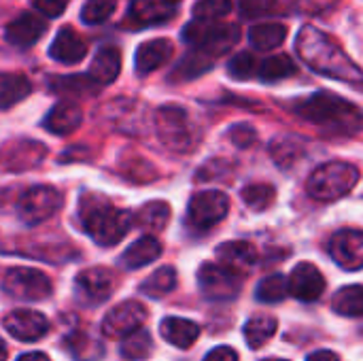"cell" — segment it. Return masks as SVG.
Listing matches in <instances>:
<instances>
[{"label": "cell", "instance_id": "1", "mask_svg": "<svg viewBox=\"0 0 363 361\" xmlns=\"http://www.w3.org/2000/svg\"><path fill=\"white\" fill-rule=\"evenodd\" d=\"M296 51L300 60L315 72L363 87V70L330 34L315 26H304L296 36Z\"/></svg>", "mask_w": 363, "mask_h": 361}, {"label": "cell", "instance_id": "2", "mask_svg": "<svg viewBox=\"0 0 363 361\" xmlns=\"http://www.w3.org/2000/svg\"><path fill=\"white\" fill-rule=\"evenodd\" d=\"M79 217L87 236L102 247L117 245L134 226V215L130 211H121L106 196L91 191L81 196Z\"/></svg>", "mask_w": 363, "mask_h": 361}, {"label": "cell", "instance_id": "3", "mask_svg": "<svg viewBox=\"0 0 363 361\" xmlns=\"http://www.w3.org/2000/svg\"><path fill=\"white\" fill-rule=\"evenodd\" d=\"M294 113L317 126H334L340 130H357L363 126L362 111L353 102L330 91H317L298 100Z\"/></svg>", "mask_w": 363, "mask_h": 361}, {"label": "cell", "instance_id": "4", "mask_svg": "<svg viewBox=\"0 0 363 361\" xmlns=\"http://www.w3.org/2000/svg\"><path fill=\"white\" fill-rule=\"evenodd\" d=\"M359 181V170L347 162H328L313 170L306 189L319 202H334L351 194Z\"/></svg>", "mask_w": 363, "mask_h": 361}, {"label": "cell", "instance_id": "5", "mask_svg": "<svg viewBox=\"0 0 363 361\" xmlns=\"http://www.w3.org/2000/svg\"><path fill=\"white\" fill-rule=\"evenodd\" d=\"M183 40L191 45V49H198L215 60L219 55H225L240 40V30L236 26L219 23V21L194 19L183 28Z\"/></svg>", "mask_w": 363, "mask_h": 361}, {"label": "cell", "instance_id": "6", "mask_svg": "<svg viewBox=\"0 0 363 361\" xmlns=\"http://www.w3.org/2000/svg\"><path fill=\"white\" fill-rule=\"evenodd\" d=\"M155 132L162 140V145L174 153H189L198 138L194 123L183 106L166 104L160 106L155 113Z\"/></svg>", "mask_w": 363, "mask_h": 361}, {"label": "cell", "instance_id": "7", "mask_svg": "<svg viewBox=\"0 0 363 361\" xmlns=\"http://www.w3.org/2000/svg\"><path fill=\"white\" fill-rule=\"evenodd\" d=\"M62 206V194L51 185L28 187L17 200V215L28 226H40Z\"/></svg>", "mask_w": 363, "mask_h": 361}, {"label": "cell", "instance_id": "8", "mask_svg": "<svg viewBox=\"0 0 363 361\" xmlns=\"http://www.w3.org/2000/svg\"><path fill=\"white\" fill-rule=\"evenodd\" d=\"M198 285L204 298L215 302L234 300L242 289V274L221 264H202L198 270Z\"/></svg>", "mask_w": 363, "mask_h": 361}, {"label": "cell", "instance_id": "9", "mask_svg": "<svg viewBox=\"0 0 363 361\" xmlns=\"http://www.w3.org/2000/svg\"><path fill=\"white\" fill-rule=\"evenodd\" d=\"M2 289L17 300L38 302L47 300L53 291V285L47 274L32 268H11L2 279Z\"/></svg>", "mask_w": 363, "mask_h": 361}, {"label": "cell", "instance_id": "10", "mask_svg": "<svg viewBox=\"0 0 363 361\" xmlns=\"http://www.w3.org/2000/svg\"><path fill=\"white\" fill-rule=\"evenodd\" d=\"M47 157V147L38 140L17 138L0 147V172H26Z\"/></svg>", "mask_w": 363, "mask_h": 361}, {"label": "cell", "instance_id": "11", "mask_svg": "<svg viewBox=\"0 0 363 361\" xmlns=\"http://www.w3.org/2000/svg\"><path fill=\"white\" fill-rule=\"evenodd\" d=\"M228 213H230V198L219 189L198 191L189 200V209H187L189 221L202 230L217 226Z\"/></svg>", "mask_w": 363, "mask_h": 361}, {"label": "cell", "instance_id": "12", "mask_svg": "<svg viewBox=\"0 0 363 361\" xmlns=\"http://www.w3.org/2000/svg\"><path fill=\"white\" fill-rule=\"evenodd\" d=\"M115 289V277L106 268H87L74 279V296L83 306L104 304Z\"/></svg>", "mask_w": 363, "mask_h": 361}, {"label": "cell", "instance_id": "13", "mask_svg": "<svg viewBox=\"0 0 363 361\" xmlns=\"http://www.w3.org/2000/svg\"><path fill=\"white\" fill-rule=\"evenodd\" d=\"M145 321H147V309L136 300H125L106 313V317L102 319V332L108 338L130 336L132 332L140 330Z\"/></svg>", "mask_w": 363, "mask_h": 361}, {"label": "cell", "instance_id": "14", "mask_svg": "<svg viewBox=\"0 0 363 361\" xmlns=\"http://www.w3.org/2000/svg\"><path fill=\"white\" fill-rule=\"evenodd\" d=\"M330 255L334 262L349 270H362L363 268V230H340L330 240Z\"/></svg>", "mask_w": 363, "mask_h": 361}, {"label": "cell", "instance_id": "15", "mask_svg": "<svg viewBox=\"0 0 363 361\" xmlns=\"http://www.w3.org/2000/svg\"><path fill=\"white\" fill-rule=\"evenodd\" d=\"M4 330L21 343H36L49 332V321L36 311L17 309L4 317Z\"/></svg>", "mask_w": 363, "mask_h": 361}, {"label": "cell", "instance_id": "16", "mask_svg": "<svg viewBox=\"0 0 363 361\" xmlns=\"http://www.w3.org/2000/svg\"><path fill=\"white\" fill-rule=\"evenodd\" d=\"M287 283H289V294L302 302H315L325 291V279H323L321 270L308 262L298 264L291 270Z\"/></svg>", "mask_w": 363, "mask_h": 361}, {"label": "cell", "instance_id": "17", "mask_svg": "<svg viewBox=\"0 0 363 361\" xmlns=\"http://www.w3.org/2000/svg\"><path fill=\"white\" fill-rule=\"evenodd\" d=\"M45 30H47V21L43 17H38L36 13H23L6 26L4 38L13 47L30 49L32 45H36L40 40Z\"/></svg>", "mask_w": 363, "mask_h": 361}, {"label": "cell", "instance_id": "18", "mask_svg": "<svg viewBox=\"0 0 363 361\" xmlns=\"http://www.w3.org/2000/svg\"><path fill=\"white\" fill-rule=\"evenodd\" d=\"M174 53V45L168 38H153L143 43L136 49L134 55V68L140 77H147L151 72H155L157 68H162L166 62H170Z\"/></svg>", "mask_w": 363, "mask_h": 361}, {"label": "cell", "instance_id": "19", "mask_svg": "<svg viewBox=\"0 0 363 361\" xmlns=\"http://www.w3.org/2000/svg\"><path fill=\"white\" fill-rule=\"evenodd\" d=\"M172 15H174V6L166 4L164 0H134L128 9L125 23L138 30V28L164 23L172 19Z\"/></svg>", "mask_w": 363, "mask_h": 361}, {"label": "cell", "instance_id": "20", "mask_svg": "<svg viewBox=\"0 0 363 361\" xmlns=\"http://www.w3.org/2000/svg\"><path fill=\"white\" fill-rule=\"evenodd\" d=\"M49 55L62 64H77L87 55V43L74 28L64 26L49 47Z\"/></svg>", "mask_w": 363, "mask_h": 361}, {"label": "cell", "instance_id": "21", "mask_svg": "<svg viewBox=\"0 0 363 361\" xmlns=\"http://www.w3.org/2000/svg\"><path fill=\"white\" fill-rule=\"evenodd\" d=\"M81 123H83V111H81V106L77 102H72V100H62V102H57L47 113L43 126L51 134L66 136V134H72Z\"/></svg>", "mask_w": 363, "mask_h": 361}, {"label": "cell", "instance_id": "22", "mask_svg": "<svg viewBox=\"0 0 363 361\" xmlns=\"http://www.w3.org/2000/svg\"><path fill=\"white\" fill-rule=\"evenodd\" d=\"M217 260L221 266L234 270V272H245L249 268H253V264L257 262V249L247 243V240H230L217 247Z\"/></svg>", "mask_w": 363, "mask_h": 361}, {"label": "cell", "instance_id": "23", "mask_svg": "<svg viewBox=\"0 0 363 361\" xmlns=\"http://www.w3.org/2000/svg\"><path fill=\"white\" fill-rule=\"evenodd\" d=\"M119 70H121V51L113 45H106L94 55L87 77L98 87H102V85H111L119 77Z\"/></svg>", "mask_w": 363, "mask_h": 361}, {"label": "cell", "instance_id": "24", "mask_svg": "<svg viewBox=\"0 0 363 361\" xmlns=\"http://www.w3.org/2000/svg\"><path fill=\"white\" fill-rule=\"evenodd\" d=\"M160 332L164 336L166 343H170L177 349H189L198 336H200V326L189 321V319H181V317H166L160 326Z\"/></svg>", "mask_w": 363, "mask_h": 361}, {"label": "cell", "instance_id": "25", "mask_svg": "<svg viewBox=\"0 0 363 361\" xmlns=\"http://www.w3.org/2000/svg\"><path fill=\"white\" fill-rule=\"evenodd\" d=\"M162 251L164 249H162V243L157 238L143 236L125 249V253L121 255V262L128 270H138V268H145L151 262H155L162 255Z\"/></svg>", "mask_w": 363, "mask_h": 361}, {"label": "cell", "instance_id": "26", "mask_svg": "<svg viewBox=\"0 0 363 361\" xmlns=\"http://www.w3.org/2000/svg\"><path fill=\"white\" fill-rule=\"evenodd\" d=\"M30 91L32 83L23 72H0V109H11L28 98Z\"/></svg>", "mask_w": 363, "mask_h": 361}, {"label": "cell", "instance_id": "27", "mask_svg": "<svg viewBox=\"0 0 363 361\" xmlns=\"http://www.w3.org/2000/svg\"><path fill=\"white\" fill-rule=\"evenodd\" d=\"M287 38V26L268 21V23H255L249 30V43L257 51H272L279 45H283Z\"/></svg>", "mask_w": 363, "mask_h": 361}, {"label": "cell", "instance_id": "28", "mask_svg": "<svg viewBox=\"0 0 363 361\" xmlns=\"http://www.w3.org/2000/svg\"><path fill=\"white\" fill-rule=\"evenodd\" d=\"M215 60L198 49H191L187 55H183V60L174 66V70L170 72V81H191L200 74H204L208 68H213Z\"/></svg>", "mask_w": 363, "mask_h": 361}, {"label": "cell", "instance_id": "29", "mask_svg": "<svg viewBox=\"0 0 363 361\" xmlns=\"http://www.w3.org/2000/svg\"><path fill=\"white\" fill-rule=\"evenodd\" d=\"M170 219V206L168 202L155 200V202H147L136 215H134V223L145 230V232H160L166 228Z\"/></svg>", "mask_w": 363, "mask_h": 361}, {"label": "cell", "instance_id": "30", "mask_svg": "<svg viewBox=\"0 0 363 361\" xmlns=\"http://www.w3.org/2000/svg\"><path fill=\"white\" fill-rule=\"evenodd\" d=\"M277 330H279V321L274 317L257 315L245 323V338H247L251 349H259L277 334Z\"/></svg>", "mask_w": 363, "mask_h": 361}, {"label": "cell", "instance_id": "31", "mask_svg": "<svg viewBox=\"0 0 363 361\" xmlns=\"http://www.w3.org/2000/svg\"><path fill=\"white\" fill-rule=\"evenodd\" d=\"M296 70L298 68L291 62V57L285 53H279V55H270V57L259 62L257 77L266 83H277V81H283V79L296 74Z\"/></svg>", "mask_w": 363, "mask_h": 361}, {"label": "cell", "instance_id": "32", "mask_svg": "<svg viewBox=\"0 0 363 361\" xmlns=\"http://www.w3.org/2000/svg\"><path fill=\"white\" fill-rule=\"evenodd\" d=\"M174 287H177V270L172 266H164V268L155 270L151 277H147L140 283V291L155 300L168 296Z\"/></svg>", "mask_w": 363, "mask_h": 361}, {"label": "cell", "instance_id": "33", "mask_svg": "<svg viewBox=\"0 0 363 361\" xmlns=\"http://www.w3.org/2000/svg\"><path fill=\"white\" fill-rule=\"evenodd\" d=\"M64 347L77 361H96L104 353L102 345L98 340H94L89 334H83V332L70 334L64 340Z\"/></svg>", "mask_w": 363, "mask_h": 361}, {"label": "cell", "instance_id": "34", "mask_svg": "<svg viewBox=\"0 0 363 361\" xmlns=\"http://www.w3.org/2000/svg\"><path fill=\"white\" fill-rule=\"evenodd\" d=\"M332 306L338 315L345 317H362L363 315V285H349L342 287L334 300Z\"/></svg>", "mask_w": 363, "mask_h": 361}, {"label": "cell", "instance_id": "35", "mask_svg": "<svg viewBox=\"0 0 363 361\" xmlns=\"http://www.w3.org/2000/svg\"><path fill=\"white\" fill-rule=\"evenodd\" d=\"M151 349H153V343H151V336L147 330H136L132 332L130 336L123 338L121 343V357L125 361H143L151 355Z\"/></svg>", "mask_w": 363, "mask_h": 361}, {"label": "cell", "instance_id": "36", "mask_svg": "<svg viewBox=\"0 0 363 361\" xmlns=\"http://www.w3.org/2000/svg\"><path fill=\"white\" fill-rule=\"evenodd\" d=\"M51 87H53V91L66 94V96H85V94H94L98 89V85L87 74L53 77L51 79Z\"/></svg>", "mask_w": 363, "mask_h": 361}, {"label": "cell", "instance_id": "37", "mask_svg": "<svg viewBox=\"0 0 363 361\" xmlns=\"http://www.w3.org/2000/svg\"><path fill=\"white\" fill-rule=\"evenodd\" d=\"M287 296H289V283L283 274H270L257 287V300L266 304H277Z\"/></svg>", "mask_w": 363, "mask_h": 361}, {"label": "cell", "instance_id": "38", "mask_svg": "<svg viewBox=\"0 0 363 361\" xmlns=\"http://www.w3.org/2000/svg\"><path fill=\"white\" fill-rule=\"evenodd\" d=\"M240 196H242L245 204L251 206L253 211H264L274 202L277 191L270 183H251L242 189Z\"/></svg>", "mask_w": 363, "mask_h": 361}, {"label": "cell", "instance_id": "39", "mask_svg": "<svg viewBox=\"0 0 363 361\" xmlns=\"http://www.w3.org/2000/svg\"><path fill=\"white\" fill-rule=\"evenodd\" d=\"M117 9V0H87L81 9V19L87 26L104 23Z\"/></svg>", "mask_w": 363, "mask_h": 361}, {"label": "cell", "instance_id": "40", "mask_svg": "<svg viewBox=\"0 0 363 361\" xmlns=\"http://www.w3.org/2000/svg\"><path fill=\"white\" fill-rule=\"evenodd\" d=\"M232 11V0H198L194 4V19L219 21Z\"/></svg>", "mask_w": 363, "mask_h": 361}, {"label": "cell", "instance_id": "41", "mask_svg": "<svg viewBox=\"0 0 363 361\" xmlns=\"http://www.w3.org/2000/svg\"><path fill=\"white\" fill-rule=\"evenodd\" d=\"M257 68H259V62H257L255 55L249 53V51L236 53V55L228 62V72H230L234 79H238V81L251 79L253 74H257Z\"/></svg>", "mask_w": 363, "mask_h": 361}, {"label": "cell", "instance_id": "42", "mask_svg": "<svg viewBox=\"0 0 363 361\" xmlns=\"http://www.w3.org/2000/svg\"><path fill=\"white\" fill-rule=\"evenodd\" d=\"M240 15L247 19L268 17L281 13V0H240Z\"/></svg>", "mask_w": 363, "mask_h": 361}, {"label": "cell", "instance_id": "43", "mask_svg": "<svg viewBox=\"0 0 363 361\" xmlns=\"http://www.w3.org/2000/svg\"><path fill=\"white\" fill-rule=\"evenodd\" d=\"M270 153H272L277 164L289 166L291 162H296V157L302 155V147L291 138H279L270 145Z\"/></svg>", "mask_w": 363, "mask_h": 361}, {"label": "cell", "instance_id": "44", "mask_svg": "<svg viewBox=\"0 0 363 361\" xmlns=\"http://www.w3.org/2000/svg\"><path fill=\"white\" fill-rule=\"evenodd\" d=\"M230 138L236 147L245 149V147H251L257 138V132L249 126V123H238L230 130Z\"/></svg>", "mask_w": 363, "mask_h": 361}, {"label": "cell", "instance_id": "45", "mask_svg": "<svg viewBox=\"0 0 363 361\" xmlns=\"http://www.w3.org/2000/svg\"><path fill=\"white\" fill-rule=\"evenodd\" d=\"M68 2L70 0H32V6L47 17H60L66 11Z\"/></svg>", "mask_w": 363, "mask_h": 361}, {"label": "cell", "instance_id": "46", "mask_svg": "<svg viewBox=\"0 0 363 361\" xmlns=\"http://www.w3.org/2000/svg\"><path fill=\"white\" fill-rule=\"evenodd\" d=\"M204 361H238V353L232 347H217L204 357Z\"/></svg>", "mask_w": 363, "mask_h": 361}, {"label": "cell", "instance_id": "47", "mask_svg": "<svg viewBox=\"0 0 363 361\" xmlns=\"http://www.w3.org/2000/svg\"><path fill=\"white\" fill-rule=\"evenodd\" d=\"M306 361H340L334 351H315Z\"/></svg>", "mask_w": 363, "mask_h": 361}, {"label": "cell", "instance_id": "48", "mask_svg": "<svg viewBox=\"0 0 363 361\" xmlns=\"http://www.w3.org/2000/svg\"><path fill=\"white\" fill-rule=\"evenodd\" d=\"M17 361H51V360H49L45 353H38V351H36V353H26V355H21Z\"/></svg>", "mask_w": 363, "mask_h": 361}, {"label": "cell", "instance_id": "49", "mask_svg": "<svg viewBox=\"0 0 363 361\" xmlns=\"http://www.w3.org/2000/svg\"><path fill=\"white\" fill-rule=\"evenodd\" d=\"M164 2H166V4H170V6H177V4H179L181 0H164Z\"/></svg>", "mask_w": 363, "mask_h": 361}, {"label": "cell", "instance_id": "50", "mask_svg": "<svg viewBox=\"0 0 363 361\" xmlns=\"http://www.w3.org/2000/svg\"><path fill=\"white\" fill-rule=\"evenodd\" d=\"M264 361H287V360H274V357H272V360H264Z\"/></svg>", "mask_w": 363, "mask_h": 361}]
</instances>
